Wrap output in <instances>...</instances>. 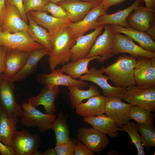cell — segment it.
Wrapping results in <instances>:
<instances>
[{
  "label": "cell",
  "instance_id": "cell-1",
  "mask_svg": "<svg viewBox=\"0 0 155 155\" xmlns=\"http://www.w3.org/2000/svg\"><path fill=\"white\" fill-rule=\"evenodd\" d=\"M137 57L124 54L112 64L101 68L116 87L126 88L136 86L134 72Z\"/></svg>",
  "mask_w": 155,
  "mask_h": 155
},
{
  "label": "cell",
  "instance_id": "cell-2",
  "mask_svg": "<svg viewBox=\"0 0 155 155\" xmlns=\"http://www.w3.org/2000/svg\"><path fill=\"white\" fill-rule=\"evenodd\" d=\"M68 27L62 30L52 40L53 49L48 55L49 67L52 70L58 65L70 61L71 49L75 43Z\"/></svg>",
  "mask_w": 155,
  "mask_h": 155
},
{
  "label": "cell",
  "instance_id": "cell-3",
  "mask_svg": "<svg viewBox=\"0 0 155 155\" xmlns=\"http://www.w3.org/2000/svg\"><path fill=\"white\" fill-rule=\"evenodd\" d=\"M13 82L2 73L0 75V109L10 118H19L23 112L14 97Z\"/></svg>",
  "mask_w": 155,
  "mask_h": 155
},
{
  "label": "cell",
  "instance_id": "cell-4",
  "mask_svg": "<svg viewBox=\"0 0 155 155\" xmlns=\"http://www.w3.org/2000/svg\"><path fill=\"white\" fill-rule=\"evenodd\" d=\"M21 106L23 114L21 121L23 125L28 127H38L41 133L51 129L56 118L55 114L43 113L28 101L24 102Z\"/></svg>",
  "mask_w": 155,
  "mask_h": 155
},
{
  "label": "cell",
  "instance_id": "cell-5",
  "mask_svg": "<svg viewBox=\"0 0 155 155\" xmlns=\"http://www.w3.org/2000/svg\"><path fill=\"white\" fill-rule=\"evenodd\" d=\"M0 45L8 49L30 52L44 47L35 41L28 32L24 31L14 33L0 31Z\"/></svg>",
  "mask_w": 155,
  "mask_h": 155
},
{
  "label": "cell",
  "instance_id": "cell-6",
  "mask_svg": "<svg viewBox=\"0 0 155 155\" xmlns=\"http://www.w3.org/2000/svg\"><path fill=\"white\" fill-rule=\"evenodd\" d=\"M134 75L137 87L142 89L155 87V57H137Z\"/></svg>",
  "mask_w": 155,
  "mask_h": 155
},
{
  "label": "cell",
  "instance_id": "cell-7",
  "mask_svg": "<svg viewBox=\"0 0 155 155\" xmlns=\"http://www.w3.org/2000/svg\"><path fill=\"white\" fill-rule=\"evenodd\" d=\"M114 43L109 55V58L114 55L126 53L137 57H155V52L144 49L136 44L133 40L127 35L114 33Z\"/></svg>",
  "mask_w": 155,
  "mask_h": 155
},
{
  "label": "cell",
  "instance_id": "cell-8",
  "mask_svg": "<svg viewBox=\"0 0 155 155\" xmlns=\"http://www.w3.org/2000/svg\"><path fill=\"white\" fill-rule=\"evenodd\" d=\"M41 142L38 134H32L24 129L16 131L12 137L11 147L15 155H33L38 150Z\"/></svg>",
  "mask_w": 155,
  "mask_h": 155
},
{
  "label": "cell",
  "instance_id": "cell-9",
  "mask_svg": "<svg viewBox=\"0 0 155 155\" xmlns=\"http://www.w3.org/2000/svg\"><path fill=\"white\" fill-rule=\"evenodd\" d=\"M124 100L152 112L155 111V87L142 89L136 86L126 88Z\"/></svg>",
  "mask_w": 155,
  "mask_h": 155
},
{
  "label": "cell",
  "instance_id": "cell-10",
  "mask_svg": "<svg viewBox=\"0 0 155 155\" xmlns=\"http://www.w3.org/2000/svg\"><path fill=\"white\" fill-rule=\"evenodd\" d=\"M133 105L123 102L117 97L106 96L104 113L111 118L118 127H121L130 121L129 113Z\"/></svg>",
  "mask_w": 155,
  "mask_h": 155
},
{
  "label": "cell",
  "instance_id": "cell-11",
  "mask_svg": "<svg viewBox=\"0 0 155 155\" xmlns=\"http://www.w3.org/2000/svg\"><path fill=\"white\" fill-rule=\"evenodd\" d=\"M107 11L100 4L91 9L81 20L71 23L68 28L72 36L76 40L89 30L97 28L100 26L97 24L98 18Z\"/></svg>",
  "mask_w": 155,
  "mask_h": 155
},
{
  "label": "cell",
  "instance_id": "cell-12",
  "mask_svg": "<svg viewBox=\"0 0 155 155\" xmlns=\"http://www.w3.org/2000/svg\"><path fill=\"white\" fill-rule=\"evenodd\" d=\"M103 73L101 68L98 69L96 67H92L89 69L87 73L81 76L80 80L95 83L101 88L105 96H116L124 100L126 88L111 86L107 82L109 80L108 76L103 75Z\"/></svg>",
  "mask_w": 155,
  "mask_h": 155
},
{
  "label": "cell",
  "instance_id": "cell-13",
  "mask_svg": "<svg viewBox=\"0 0 155 155\" xmlns=\"http://www.w3.org/2000/svg\"><path fill=\"white\" fill-rule=\"evenodd\" d=\"M77 132L78 140L93 152L99 153L107 147L110 142L106 134L93 127H81Z\"/></svg>",
  "mask_w": 155,
  "mask_h": 155
},
{
  "label": "cell",
  "instance_id": "cell-14",
  "mask_svg": "<svg viewBox=\"0 0 155 155\" xmlns=\"http://www.w3.org/2000/svg\"><path fill=\"white\" fill-rule=\"evenodd\" d=\"M28 14L36 23L48 30L52 40L72 23L69 18H57L45 12L31 11Z\"/></svg>",
  "mask_w": 155,
  "mask_h": 155
},
{
  "label": "cell",
  "instance_id": "cell-15",
  "mask_svg": "<svg viewBox=\"0 0 155 155\" xmlns=\"http://www.w3.org/2000/svg\"><path fill=\"white\" fill-rule=\"evenodd\" d=\"M128 16L126 21L130 27L138 31L147 32L155 23V9L149 8L140 4Z\"/></svg>",
  "mask_w": 155,
  "mask_h": 155
},
{
  "label": "cell",
  "instance_id": "cell-16",
  "mask_svg": "<svg viewBox=\"0 0 155 155\" xmlns=\"http://www.w3.org/2000/svg\"><path fill=\"white\" fill-rule=\"evenodd\" d=\"M103 33L96 38L89 53L86 57L99 56L97 61L103 63L109 59V55L114 41V34L109 25H105Z\"/></svg>",
  "mask_w": 155,
  "mask_h": 155
},
{
  "label": "cell",
  "instance_id": "cell-17",
  "mask_svg": "<svg viewBox=\"0 0 155 155\" xmlns=\"http://www.w3.org/2000/svg\"><path fill=\"white\" fill-rule=\"evenodd\" d=\"M37 80L44 86L53 87L54 86H64L68 87L72 85L78 86L80 88L88 86V83L84 81L77 80L72 78L69 75L63 74L60 69H55L49 74H42L37 77Z\"/></svg>",
  "mask_w": 155,
  "mask_h": 155
},
{
  "label": "cell",
  "instance_id": "cell-18",
  "mask_svg": "<svg viewBox=\"0 0 155 155\" xmlns=\"http://www.w3.org/2000/svg\"><path fill=\"white\" fill-rule=\"evenodd\" d=\"M104 25H101L90 34L79 36L76 39L75 44L71 49L70 61L86 57Z\"/></svg>",
  "mask_w": 155,
  "mask_h": 155
},
{
  "label": "cell",
  "instance_id": "cell-19",
  "mask_svg": "<svg viewBox=\"0 0 155 155\" xmlns=\"http://www.w3.org/2000/svg\"><path fill=\"white\" fill-rule=\"evenodd\" d=\"M31 52L8 49L4 59V75L10 79L23 67Z\"/></svg>",
  "mask_w": 155,
  "mask_h": 155
},
{
  "label": "cell",
  "instance_id": "cell-20",
  "mask_svg": "<svg viewBox=\"0 0 155 155\" xmlns=\"http://www.w3.org/2000/svg\"><path fill=\"white\" fill-rule=\"evenodd\" d=\"M28 25L22 18L18 9L11 5H5L2 31L11 33L28 32Z\"/></svg>",
  "mask_w": 155,
  "mask_h": 155
},
{
  "label": "cell",
  "instance_id": "cell-21",
  "mask_svg": "<svg viewBox=\"0 0 155 155\" xmlns=\"http://www.w3.org/2000/svg\"><path fill=\"white\" fill-rule=\"evenodd\" d=\"M59 90L58 86L53 87L44 86L38 95L29 98L27 101L36 108L42 105L46 113L54 114L56 111L55 102Z\"/></svg>",
  "mask_w": 155,
  "mask_h": 155
},
{
  "label": "cell",
  "instance_id": "cell-22",
  "mask_svg": "<svg viewBox=\"0 0 155 155\" xmlns=\"http://www.w3.org/2000/svg\"><path fill=\"white\" fill-rule=\"evenodd\" d=\"M114 33H123L137 42L139 46L146 50L155 52V42L146 33L131 27H125L114 24L109 25Z\"/></svg>",
  "mask_w": 155,
  "mask_h": 155
},
{
  "label": "cell",
  "instance_id": "cell-23",
  "mask_svg": "<svg viewBox=\"0 0 155 155\" xmlns=\"http://www.w3.org/2000/svg\"><path fill=\"white\" fill-rule=\"evenodd\" d=\"M50 52L43 47L31 51L22 69L10 79L13 82L22 81L31 75L36 70L39 61Z\"/></svg>",
  "mask_w": 155,
  "mask_h": 155
},
{
  "label": "cell",
  "instance_id": "cell-24",
  "mask_svg": "<svg viewBox=\"0 0 155 155\" xmlns=\"http://www.w3.org/2000/svg\"><path fill=\"white\" fill-rule=\"evenodd\" d=\"M83 121L101 132L108 135L112 138L118 136L119 135L118 131H121L114 121L106 115L102 114L84 117Z\"/></svg>",
  "mask_w": 155,
  "mask_h": 155
},
{
  "label": "cell",
  "instance_id": "cell-25",
  "mask_svg": "<svg viewBox=\"0 0 155 155\" xmlns=\"http://www.w3.org/2000/svg\"><path fill=\"white\" fill-rule=\"evenodd\" d=\"M57 5L63 7L69 14L72 22L82 20L89 11L95 6L86 1L80 0H66L58 3Z\"/></svg>",
  "mask_w": 155,
  "mask_h": 155
},
{
  "label": "cell",
  "instance_id": "cell-26",
  "mask_svg": "<svg viewBox=\"0 0 155 155\" xmlns=\"http://www.w3.org/2000/svg\"><path fill=\"white\" fill-rule=\"evenodd\" d=\"M144 0H135L129 7L111 14L105 13L100 16L97 20L98 25L114 24L125 27H129L127 22V17Z\"/></svg>",
  "mask_w": 155,
  "mask_h": 155
},
{
  "label": "cell",
  "instance_id": "cell-27",
  "mask_svg": "<svg viewBox=\"0 0 155 155\" xmlns=\"http://www.w3.org/2000/svg\"><path fill=\"white\" fill-rule=\"evenodd\" d=\"M105 98L104 95L100 94L90 97L86 102H82L76 107V113L84 117L103 114Z\"/></svg>",
  "mask_w": 155,
  "mask_h": 155
},
{
  "label": "cell",
  "instance_id": "cell-28",
  "mask_svg": "<svg viewBox=\"0 0 155 155\" xmlns=\"http://www.w3.org/2000/svg\"><path fill=\"white\" fill-rule=\"evenodd\" d=\"M100 58L99 56L78 59L73 61H70L63 65L60 70L63 73H65L73 78H79L83 74L89 71L88 65L92 60Z\"/></svg>",
  "mask_w": 155,
  "mask_h": 155
},
{
  "label": "cell",
  "instance_id": "cell-29",
  "mask_svg": "<svg viewBox=\"0 0 155 155\" xmlns=\"http://www.w3.org/2000/svg\"><path fill=\"white\" fill-rule=\"evenodd\" d=\"M29 24L28 32L32 39L51 52L53 49L52 40L48 31L44 27L36 23L27 14Z\"/></svg>",
  "mask_w": 155,
  "mask_h": 155
},
{
  "label": "cell",
  "instance_id": "cell-30",
  "mask_svg": "<svg viewBox=\"0 0 155 155\" xmlns=\"http://www.w3.org/2000/svg\"><path fill=\"white\" fill-rule=\"evenodd\" d=\"M18 118H9L1 111L0 117V141L5 145L11 147L13 136L16 131Z\"/></svg>",
  "mask_w": 155,
  "mask_h": 155
},
{
  "label": "cell",
  "instance_id": "cell-31",
  "mask_svg": "<svg viewBox=\"0 0 155 155\" xmlns=\"http://www.w3.org/2000/svg\"><path fill=\"white\" fill-rule=\"evenodd\" d=\"M70 101L73 108H75L85 99L100 94L97 88L91 84L87 90H84L78 86L72 85L68 87Z\"/></svg>",
  "mask_w": 155,
  "mask_h": 155
},
{
  "label": "cell",
  "instance_id": "cell-32",
  "mask_svg": "<svg viewBox=\"0 0 155 155\" xmlns=\"http://www.w3.org/2000/svg\"><path fill=\"white\" fill-rule=\"evenodd\" d=\"M55 132L56 145H59L70 140L67 117L62 111L59 112L57 117L53 121L51 127Z\"/></svg>",
  "mask_w": 155,
  "mask_h": 155
},
{
  "label": "cell",
  "instance_id": "cell-33",
  "mask_svg": "<svg viewBox=\"0 0 155 155\" xmlns=\"http://www.w3.org/2000/svg\"><path fill=\"white\" fill-rule=\"evenodd\" d=\"M121 131L126 132L131 140V145L133 144L136 148L137 155H145L144 147L141 141V136L138 133L137 124L129 121L120 128Z\"/></svg>",
  "mask_w": 155,
  "mask_h": 155
},
{
  "label": "cell",
  "instance_id": "cell-34",
  "mask_svg": "<svg viewBox=\"0 0 155 155\" xmlns=\"http://www.w3.org/2000/svg\"><path fill=\"white\" fill-rule=\"evenodd\" d=\"M154 116L152 112L135 105L131 106L129 113L130 119L135 120L138 125L153 124Z\"/></svg>",
  "mask_w": 155,
  "mask_h": 155
},
{
  "label": "cell",
  "instance_id": "cell-35",
  "mask_svg": "<svg viewBox=\"0 0 155 155\" xmlns=\"http://www.w3.org/2000/svg\"><path fill=\"white\" fill-rule=\"evenodd\" d=\"M138 130L141 133V141L147 150L155 146V128L153 124L138 125Z\"/></svg>",
  "mask_w": 155,
  "mask_h": 155
},
{
  "label": "cell",
  "instance_id": "cell-36",
  "mask_svg": "<svg viewBox=\"0 0 155 155\" xmlns=\"http://www.w3.org/2000/svg\"><path fill=\"white\" fill-rule=\"evenodd\" d=\"M48 0H23L24 11L26 14L31 11L46 12V6Z\"/></svg>",
  "mask_w": 155,
  "mask_h": 155
},
{
  "label": "cell",
  "instance_id": "cell-37",
  "mask_svg": "<svg viewBox=\"0 0 155 155\" xmlns=\"http://www.w3.org/2000/svg\"><path fill=\"white\" fill-rule=\"evenodd\" d=\"M46 12L50 13L52 16L58 18H69L70 15L62 7L49 1L46 6Z\"/></svg>",
  "mask_w": 155,
  "mask_h": 155
},
{
  "label": "cell",
  "instance_id": "cell-38",
  "mask_svg": "<svg viewBox=\"0 0 155 155\" xmlns=\"http://www.w3.org/2000/svg\"><path fill=\"white\" fill-rule=\"evenodd\" d=\"M75 143L71 140L60 144L56 145L54 148L57 155H74Z\"/></svg>",
  "mask_w": 155,
  "mask_h": 155
},
{
  "label": "cell",
  "instance_id": "cell-39",
  "mask_svg": "<svg viewBox=\"0 0 155 155\" xmlns=\"http://www.w3.org/2000/svg\"><path fill=\"white\" fill-rule=\"evenodd\" d=\"M23 0H5V4L11 5L16 7L20 12L22 19L26 22L28 21L27 14L24 11L23 5Z\"/></svg>",
  "mask_w": 155,
  "mask_h": 155
},
{
  "label": "cell",
  "instance_id": "cell-40",
  "mask_svg": "<svg viewBox=\"0 0 155 155\" xmlns=\"http://www.w3.org/2000/svg\"><path fill=\"white\" fill-rule=\"evenodd\" d=\"M94 152L82 142L78 140L75 143L74 155H94Z\"/></svg>",
  "mask_w": 155,
  "mask_h": 155
},
{
  "label": "cell",
  "instance_id": "cell-41",
  "mask_svg": "<svg viewBox=\"0 0 155 155\" xmlns=\"http://www.w3.org/2000/svg\"><path fill=\"white\" fill-rule=\"evenodd\" d=\"M0 153L1 155H15L12 148L7 146L0 141Z\"/></svg>",
  "mask_w": 155,
  "mask_h": 155
},
{
  "label": "cell",
  "instance_id": "cell-42",
  "mask_svg": "<svg viewBox=\"0 0 155 155\" xmlns=\"http://www.w3.org/2000/svg\"><path fill=\"white\" fill-rule=\"evenodd\" d=\"M8 48L6 46L0 45V75L3 73L4 69V59Z\"/></svg>",
  "mask_w": 155,
  "mask_h": 155
},
{
  "label": "cell",
  "instance_id": "cell-43",
  "mask_svg": "<svg viewBox=\"0 0 155 155\" xmlns=\"http://www.w3.org/2000/svg\"><path fill=\"white\" fill-rule=\"evenodd\" d=\"M126 0H104L100 4L107 11L110 7L121 3Z\"/></svg>",
  "mask_w": 155,
  "mask_h": 155
},
{
  "label": "cell",
  "instance_id": "cell-44",
  "mask_svg": "<svg viewBox=\"0 0 155 155\" xmlns=\"http://www.w3.org/2000/svg\"><path fill=\"white\" fill-rule=\"evenodd\" d=\"M5 6V0H0V26L1 27H2L3 25Z\"/></svg>",
  "mask_w": 155,
  "mask_h": 155
},
{
  "label": "cell",
  "instance_id": "cell-45",
  "mask_svg": "<svg viewBox=\"0 0 155 155\" xmlns=\"http://www.w3.org/2000/svg\"><path fill=\"white\" fill-rule=\"evenodd\" d=\"M42 155H57L55 148H49L42 153Z\"/></svg>",
  "mask_w": 155,
  "mask_h": 155
},
{
  "label": "cell",
  "instance_id": "cell-46",
  "mask_svg": "<svg viewBox=\"0 0 155 155\" xmlns=\"http://www.w3.org/2000/svg\"><path fill=\"white\" fill-rule=\"evenodd\" d=\"M145 2L146 7L152 9H155V0H144Z\"/></svg>",
  "mask_w": 155,
  "mask_h": 155
},
{
  "label": "cell",
  "instance_id": "cell-47",
  "mask_svg": "<svg viewBox=\"0 0 155 155\" xmlns=\"http://www.w3.org/2000/svg\"><path fill=\"white\" fill-rule=\"evenodd\" d=\"M104 0H85L94 4L95 6L100 4Z\"/></svg>",
  "mask_w": 155,
  "mask_h": 155
},
{
  "label": "cell",
  "instance_id": "cell-48",
  "mask_svg": "<svg viewBox=\"0 0 155 155\" xmlns=\"http://www.w3.org/2000/svg\"><path fill=\"white\" fill-rule=\"evenodd\" d=\"M66 0H48L49 1L55 4H57L60 2L62 1ZM85 1V0H80Z\"/></svg>",
  "mask_w": 155,
  "mask_h": 155
},
{
  "label": "cell",
  "instance_id": "cell-49",
  "mask_svg": "<svg viewBox=\"0 0 155 155\" xmlns=\"http://www.w3.org/2000/svg\"><path fill=\"white\" fill-rule=\"evenodd\" d=\"M2 31V30L1 27L0 26V31Z\"/></svg>",
  "mask_w": 155,
  "mask_h": 155
},
{
  "label": "cell",
  "instance_id": "cell-50",
  "mask_svg": "<svg viewBox=\"0 0 155 155\" xmlns=\"http://www.w3.org/2000/svg\"><path fill=\"white\" fill-rule=\"evenodd\" d=\"M1 110L0 109V117L1 114Z\"/></svg>",
  "mask_w": 155,
  "mask_h": 155
}]
</instances>
